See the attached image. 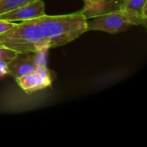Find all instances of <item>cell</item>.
Instances as JSON below:
<instances>
[{"label":"cell","mask_w":147,"mask_h":147,"mask_svg":"<svg viewBox=\"0 0 147 147\" xmlns=\"http://www.w3.org/2000/svg\"><path fill=\"white\" fill-rule=\"evenodd\" d=\"M121 10L132 17L135 26L146 28L147 0H127Z\"/></svg>","instance_id":"obj_8"},{"label":"cell","mask_w":147,"mask_h":147,"mask_svg":"<svg viewBox=\"0 0 147 147\" xmlns=\"http://www.w3.org/2000/svg\"><path fill=\"white\" fill-rule=\"evenodd\" d=\"M34 0H0V15L16 9Z\"/></svg>","instance_id":"obj_10"},{"label":"cell","mask_w":147,"mask_h":147,"mask_svg":"<svg viewBox=\"0 0 147 147\" xmlns=\"http://www.w3.org/2000/svg\"><path fill=\"white\" fill-rule=\"evenodd\" d=\"M18 53L0 46V77L7 75V64Z\"/></svg>","instance_id":"obj_9"},{"label":"cell","mask_w":147,"mask_h":147,"mask_svg":"<svg viewBox=\"0 0 147 147\" xmlns=\"http://www.w3.org/2000/svg\"><path fill=\"white\" fill-rule=\"evenodd\" d=\"M16 23L12 22H8L4 20H0V34L3 32H5L6 30L11 28Z\"/></svg>","instance_id":"obj_11"},{"label":"cell","mask_w":147,"mask_h":147,"mask_svg":"<svg viewBox=\"0 0 147 147\" xmlns=\"http://www.w3.org/2000/svg\"><path fill=\"white\" fill-rule=\"evenodd\" d=\"M15 80L18 86L28 94L50 87L53 83L51 71L45 65H39L33 72L17 78Z\"/></svg>","instance_id":"obj_4"},{"label":"cell","mask_w":147,"mask_h":147,"mask_svg":"<svg viewBox=\"0 0 147 147\" xmlns=\"http://www.w3.org/2000/svg\"><path fill=\"white\" fill-rule=\"evenodd\" d=\"M87 18L78 10L74 13L36 18L40 32L49 48L66 45L87 32Z\"/></svg>","instance_id":"obj_1"},{"label":"cell","mask_w":147,"mask_h":147,"mask_svg":"<svg viewBox=\"0 0 147 147\" xmlns=\"http://www.w3.org/2000/svg\"><path fill=\"white\" fill-rule=\"evenodd\" d=\"M46 14L45 3L42 0H34L16 9L0 15V20L16 22L39 18Z\"/></svg>","instance_id":"obj_6"},{"label":"cell","mask_w":147,"mask_h":147,"mask_svg":"<svg viewBox=\"0 0 147 147\" xmlns=\"http://www.w3.org/2000/svg\"><path fill=\"white\" fill-rule=\"evenodd\" d=\"M135 26L132 17L123 10H116L87 20V31H102L115 34Z\"/></svg>","instance_id":"obj_3"},{"label":"cell","mask_w":147,"mask_h":147,"mask_svg":"<svg viewBox=\"0 0 147 147\" xmlns=\"http://www.w3.org/2000/svg\"><path fill=\"white\" fill-rule=\"evenodd\" d=\"M84 7L80 9L87 18H92L106 13L121 9L127 0H84Z\"/></svg>","instance_id":"obj_7"},{"label":"cell","mask_w":147,"mask_h":147,"mask_svg":"<svg viewBox=\"0 0 147 147\" xmlns=\"http://www.w3.org/2000/svg\"><path fill=\"white\" fill-rule=\"evenodd\" d=\"M0 46L16 53H46L49 49L36 19L16 23L0 34Z\"/></svg>","instance_id":"obj_2"},{"label":"cell","mask_w":147,"mask_h":147,"mask_svg":"<svg viewBox=\"0 0 147 147\" xmlns=\"http://www.w3.org/2000/svg\"><path fill=\"white\" fill-rule=\"evenodd\" d=\"M40 53H18L7 64V75L14 79L33 72L39 65L45 62L38 58Z\"/></svg>","instance_id":"obj_5"}]
</instances>
